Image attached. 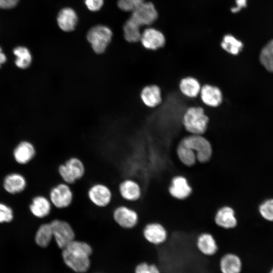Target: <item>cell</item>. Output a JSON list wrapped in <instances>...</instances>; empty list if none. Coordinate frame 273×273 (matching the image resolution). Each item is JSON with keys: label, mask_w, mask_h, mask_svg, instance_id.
Listing matches in <instances>:
<instances>
[{"label": "cell", "mask_w": 273, "mask_h": 273, "mask_svg": "<svg viewBox=\"0 0 273 273\" xmlns=\"http://www.w3.org/2000/svg\"><path fill=\"white\" fill-rule=\"evenodd\" d=\"M13 218V211L7 205L0 203V223L9 222Z\"/></svg>", "instance_id": "cell-33"}, {"label": "cell", "mask_w": 273, "mask_h": 273, "mask_svg": "<svg viewBox=\"0 0 273 273\" xmlns=\"http://www.w3.org/2000/svg\"><path fill=\"white\" fill-rule=\"evenodd\" d=\"M112 216L114 222L124 230L134 229L138 225L140 220L138 212L126 205H119L115 207Z\"/></svg>", "instance_id": "cell-8"}, {"label": "cell", "mask_w": 273, "mask_h": 273, "mask_svg": "<svg viewBox=\"0 0 273 273\" xmlns=\"http://www.w3.org/2000/svg\"><path fill=\"white\" fill-rule=\"evenodd\" d=\"M195 153L197 161L204 164L209 162L213 155V149L210 142L202 135L191 134L180 141Z\"/></svg>", "instance_id": "cell-5"}, {"label": "cell", "mask_w": 273, "mask_h": 273, "mask_svg": "<svg viewBox=\"0 0 273 273\" xmlns=\"http://www.w3.org/2000/svg\"><path fill=\"white\" fill-rule=\"evenodd\" d=\"M179 88L181 93L189 98H195L200 94L201 88L199 81L193 77L183 78L179 82Z\"/></svg>", "instance_id": "cell-24"}, {"label": "cell", "mask_w": 273, "mask_h": 273, "mask_svg": "<svg viewBox=\"0 0 273 273\" xmlns=\"http://www.w3.org/2000/svg\"><path fill=\"white\" fill-rule=\"evenodd\" d=\"M141 98L143 103L147 107H155L162 102L161 89L155 84L146 86L142 90Z\"/></svg>", "instance_id": "cell-20"}, {"label": "cell", "mask_w": 273, "mask_h": 273, "mask_svg": "<svg viewBox=\"0 0 273 273\" xmlns=\"http://www.w3.org/2000/svg\"><path fill=\"white\" fill-rule=\"evenodd\" d=\"M7 60L6 55L3 52L1 48L0 47V67L2 64L4 63Z\"/></svg>", "instance_id": "cell-37"}, {"label": "cell", "mask_w": 273, "mask_h": 273, "mask_svg": "<svg viewBox=\"0 0 273 273\" xmlns=\"http://www.w3.org/2000/svg\"><path fill=\"white\" fill-rule=\"evenodd\" d=\"M83 162L77 157H71L60 164L58 167V174L64 182L70 185L76 183L85 174Z\"/></svg>", "instance_id": "cell-4"}, {"label": "cell", "mask_w": 273, "mask_h": 273, "mask_svg": "<svg viewBox=\"0 0 273 273\" xmlns=\"http://www.w3.org/2000/svg\"><path fill=\"white\" fill-rule=\"evenodd\" d=\"M134 273H161V271L155 264L143 262L136 265Z\"/></svg>", "instance_id": "cell-32"}, {"label": "cell", "mask_w": 273, "mask_h": 273, "mask_svg": "<svg viewBox=\"0 0 273 273\" xmlns=\"http://www.w3.org/2000/svg\"><path fill=\"white\" fill-rule=\"evenodd\" d=\"M16 57V65L21 69H26L31 64L32 56L29 50L24 47H18L13 50Z\"/></svg>", "instance_id": "cell-29"}, {"label": "cell", "mask_w": 273, "mask_h": 273, "mask_svg": "<svg viewBox=\"0 0 273 273\" xmlns=\"http://www.w3.org/2000/svg\"><path fill=\"white\" fill-rule=\"evenodd\" d=\"M182 122L191 134L202 135L206 131L209 118L200 107H191L184 113Z\"/></svg>", "instance_id": "cell-3"}, {"label": "cell", "mask_w": 273, "mask_h": 273, "mask_svg": "<svg viewBox=\"0 0 273 273\" xmlns=\"http://www.w3.org/2000/svg\"><path fill=\"white\" fill-rule=\"evenodd\" d=\"M176 151L179 160L185 166L190 167L196 164L197 160L195 153L180 142Z\"/></svg>", "instance_id": "cell-25"}, {"label": "cell", "mask_w": 273, "mask_h": 273, "mask_svg": "<svg viewBox=\"0 0 273 273\" xmlns=\"http://www.w3.org/2000/svg\"><path fill=\"white\" fill-rule=\"evenodd\" d=\"M142 234L148 242L154 245L163 244L168 238L165 227L161 223L155 221L147 223L143 228Z\"/></svg>", "instance_id": "cell-13"}, {"label": "cell", "mask_w": 273, "mask_h": 273, "mask_svg": "<svg viewBox=\"0 0 273 273\" xmlns=\"http://www.w3.org/2000/svg\"><path fill=\"white\" fill-rule=\"evenodd\" d=\"M261 216L268 221H273V199L263 202L259 207Z\"/></svg>", "instance_id": "cell-30"}, {"label": "cell", "mask_w": 273, "mask_h": 273, "mask_svg": "<svg viewBox=\"0 0 273 273\" xmlns=\"http://www.w3.org/2000/svg\"><path fill=\"white\" fill-rule=\"evenodd\" d=\"M112 32L109 28L97 25L88 31L86 38L93 51L97 54L104 53L111 40Z\"/></svg>", "instance_id": "cell-6"}, {"label": "cell", "mask_w": 273, "mask_h": 273, "mask_svg": "<svg viewBox=\"0 0 273 273\" xmlns=\"http://www.w3.org/2000/svg\"><path fill=\"white\" fill-rule=\"evenodd\" d=\"M92 246L85 241L74 240L62 249V256L65 264L77 273L86 272L90 267Z\"/></svg>", "instance_id": "cell-2"}, {"label": "cell", "mask_w": 273, "mask_h": 273, "mask_svg": "<svg viewBox=\"0 0 273 273\" xmlns=\"http://www.w3.org/2000/svg\"><path fill=\"white\" fill-rule=\"evenodd\" d=\"M53 239V231L50 222L41 224L35 234L36 243L41 247L49 246Z\"/></svg>", "instance_id": "cell-26"}, {"label": "cell", "mask_w": 273, "mask_h": 273, "mask_svg": "<svg viewBox=\"0 0 273 273\" xmlns=\"http://www.w3.org/2000/svg\"><path fill=\"white\" fill-rule=\"evenodd\" d=\"M247 0H236V6L232 9L233 13L239 12L242 8L246 7Z\"/></svg>", "instance_id": "cell-36"}, {"label": "cell", "mask_w": 273, "mask_h": 273, "mask_svg": "<svg viewBox=\"0 0 273 273\" xmlns=\"http://www.w3.org/2000/svg\"><path fill=\"white\" fill-rule=\"evenodd\" d=\"M120 197L127 202H136L140 200L143 194L142 187L139 183L131 178L122 180L118 186Z\"/></svg>", "instance_id": "cell-11"}, {"label": "cell", "mask_w": 273, "mask_h": 273, "mask_svg": "<svg viewBox=\"0 0 273 273\" xmlns=\"http://www.w3.org/2000/svg\"><path fill=\"white\" fill-rule=\"evenodd\" d=\"M157 17L158 13L153 4L144 2L132 11L130 17L123 26L125 40L129 42L139 41L141 36L140 27L151 25Z\"/></svg>", "instance_id": "cell-1"}, {"label": "cell", "mask_w": 273, "mask_h": 273, "mask_svg": "<svg viewBox=\"0 0 273 273\" xmlns=\"http://www.w3.org/2000/svg\"><path fill=\"white\" fill-rule=\"evenodd\" d=\"M196 245L198 251L205 256H213L218 250V246L215 238L208 232L202 233L198 236Z\"/></svg>", "instance_id": "cell-16"}, {"label": "cell", "mask_w": 273, "mask_h": 273, "mask_svg": "<svg viewBox=\"0 0 273 273\" xmlns=\"http://www.w3.org/2000/svg\"><path fill=\"white\" fill-rule=\"evenodd\" d=\"M70 186L62 182L51 188L49 198L53 206L59 209H66L71 206L74 200V193Z\"/></svg>", "instance_id": "cell-9"}, {"label": "cell", "mask_w": 273, "mask_h": 273, "mask_svg": "<svg viewBox=\"0 0 273 273\" xmlns=\"http://www.w3.org/2000/svg\"><path fill=\"white\" fill-rule=\"evenodd\" d=\"M221 46L227 53L232 55H237L242 50L243 43L235 36L228 34L223 37Z\"/></svg>", "instance_id": "cell-27"}, {"label": "cell", "mask_w": 273, "mask_h": 273, "mask_svg": "<svg viewBox=\"0 0 273 273\" xmlns=\"http://www.w3.org/2000/svg\"><path fill=\"white\" fill-rule=\"evenodd\" d=\"M35 150L34 146L29 142H21L13 152L15 161L21 164L29 162L34 156Z\"/></svg>", "instance_id": "cell-23"}, {"label": "cell", "mask_w": 273, "mask_h": 273, "mask_svg": "<svg viewBox=\"0 0 273 273\" xmlns=\"http://www.w3.org/2000/svg\"><path fill=\"white\" fill-rule=\"evenodd\" d=\"M144 2L145 0H118L117 5L124 11L132 12Z\"/></svg>", "instance_id": "cell-31"}, {"label": "cell", "mask_w": 273, "mask_h": 273, "mask_svg": "<svg viewBox=\"0 0 273 273\" xmlns=\"http://www.w3.org/2000/svg\"><path fill=\"white\" fill-rule=\"evenodd\" d=\"M140 40L146 49L152 50L162 48L165 43V38L162 33L151 28L145 29L141 33Z\"/></svg>", "instance_id": "cell-15"}, {"label": "cell", "mask_w": 273, "mask_h": 273, "mask_svg": "<svg viewBox=\"0 0 273 273\" xmlns=\"http://www.w3.org/2000/svg\"><path fill=\"white\" fill-rule=\"evenodd\" d=\"M219 265L221 273H241L243 267L241 258L233 253L224 254L220 258Z\"/></svg>", "instance_id": "cell-18"}, {"label": "cell", "mask_w": 273, "mask_h": 273, "mask_svg": "<svg viewBox=\"0 0 273 273\" xmlns=\"http://www.w3.org/2000/svg\"><path fill=\"white\" fill-rule=\"evenodd\" d=\"M26 186L25 177L18 173L8 174L3 181V187L9 193L17 194L23 191Z\"/></svg>", "instance_id": "cell-21"}, {"label": "cell", "mask_w": 273, "mask_h": 273, "mask_svg": "<svg viewBox=\"0 0 273 273\" xmlns=\"http://www.w3.org/2000/svg\"><path fill=\"white\" fill-rule=\"evenodd\" d=\"M214 220L216 225L224 230L234 229L238 223L234 209L228 205L222 206L218 209Z\"/></svg>", "instance_id": "cell-14"}, {"label": "cell", "mask_w": 273, "mask_h": 273, "mask_svg": "<svg viewBox=\"0 0 273 273\" xmlns=\"http://www.w3.org/2000/svg\"><path fill=\"white\" fill-rule=\"evenodd\" d=\"M113 196L110 188L102 183L92 184L87 191L89 201L93 205L100 208L108 207L112 201Z\"/></svg>", "instance_id": "cell-10"}, {"label": "cell", "mask_w": 273, "mask_h": 273, "mask_svg": "<svg viewBox=\"0 0 273 273\" xmlns=\"http://www.w3.org/2000/svg\"><path fill=\"white\" fill-rule=\"evenodd\" d=\"M269 273H273V267L271 268Z\"/></svg>", "instance_id": "cell-38"}, {"label": "cell", "mask_w": 273, "mask_h": 273, "mask_svg": "<svg viewBox=\"0 0 273 273\" xmlns=\"http://www.w3.org/2000/svg\"><path fill=\"white\" fill-rule=\"evenodd\" d=\"M54 239L61 249L75 239V233L71 224L65 220L54 219L50 222Z\"/></svg>", "instance_id": "cell-7"}, {"label": "cell", "mask_w": 273, "mask_h": 273, "mask_svg": "<svg viewBox=\"0 0 273 273\" xmlns=\"http://www.w3.org/2000/svg\"><path fill=\"white\" fill-rule=\"evenodd\" d=\"M19 0H0V8L10 9L14 7Z\"/></svg>", "instance_id": "cell-35"}, {"label": "cell", "mask_w": 273, "mask_h": 273, "mask_svg": "<svg viewBox=\"0 0 273 273\" xmlns=\"http://www.w3.org/2000/svg\"><path fill=\"white\" fill-rule=\"evenodd\" d=\"M85 3L90 11H97L102 7L104 0H85Z\"/></svg>", "instance_id": "cell-34"}, {"label": "cell", "mask_w": 273, "mask_h": 273, "mask_svg": "<svg viewBox=\"0 0 273 273\" xmlns=\"http://www.w3.org/2000/svg\"><path fill=\"white\" fill-rule=\"evenodd\" d=\"M199 94L203 103L209 107H217L222 102V92L218 87L214 85H204L201 87Z\"/></svg>", "instance_id": "cell-17"}, {"label": "cell", "mask_w": 273, "mask_h": 273, "mask_svg": "<svg viewBox=\"0 0 273 273\" xmlns=\"http://www.w3.org/2000/svg\"><path fill=\"white\" fill-rule=\"evenodd\" d=\"M77 22V16L75 11L70 8L62 9L57 17L58 24L62 30L69 32L73 30Z\"/></svg>", "instance_id": "cell-22"}, {"label": "cell", "mask_w": 273, "mask_h": 273, "mask_svg": "<svg viewBox=\"0 0 273 273\" xmlns=\"http://www.w3.org/2000/svg\"><path fill=\"white\" fill-rule=\"evenodd\" d=\"M259 60L261 64L267 71L273 72V38L262 49Z\"/></svg>", "instance_id": "cell-28"}, {"label": "cell", "mask_w": 273, "mask_h": 273, "mask_svg": "<svg viewBox=\"0 0 273 273\" xmlns=\"http://www.w3.org/2000/svg\"><path fill=\"white\" fill-rule=\"evenodd\" d=\"M168 191L173 198L183 201L190 197L193 192V189L185 176L177 175L171 179Z\"/></svg>", "instance_id": "cell-12"}, {"label": "cell", "mask_w": 273, "mask_h": 273, "mask_svg": "<svg viewBox=\"0 0 273 273\" xmlns=\"http://www.w3.org/2000/svg\"><path fill=\"white\" fill-rule=\"evenodd\" d=\"M52 206L49 198L39 195L32 199L29 209L34 216L43 218L50 215Z\"/></svg>", "instance_id": "cell-19"}]
</instances>
